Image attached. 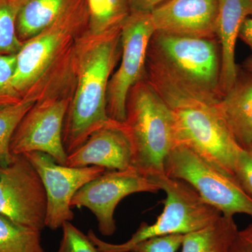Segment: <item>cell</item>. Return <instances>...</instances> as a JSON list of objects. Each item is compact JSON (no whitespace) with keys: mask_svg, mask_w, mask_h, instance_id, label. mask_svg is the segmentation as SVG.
Wrapping results in <instances>:
<instances>
[{"mask_svg":"<svg viewBox=\"0 0 252 252\" xmlns=\"http://www.w3.org/2000/svg\"><path fill=\"white\" fill-rule=\"evenodd\" d=\"M221 54L217 37L154 32L146 61L147 80L168 105L185 101L217 104Z\"/></svg>","mask_w":252,"mask_h":252,"instance_id":"1","label":"cell"},{"mask_svg":"<svg viewBox=\"0 0 252 252\" xmlns=\"http://www.w3.org/2000/svg\"><path fill=\"white\" fill-rule=\"evenodd\" d=\"M88 23L86 0H76L49 27L23 42L13 79L23 100L72 94L76 49Z\"/></svg>","mask_w":252,"mask_h":252,"instance_id":"2","label":"cell"},{"mask_svg":"<svg viewBox=\"0 0 252 252\" xmlns=\"http://www.w3.org/2000/svg\"><path fill=\"white\" fill-rule=\"evenodd\" d=\"M121 31L94 34L87 30L78 41L74 89L63 130L67 155L96 130L117 122L107 114V94L122 54Z\"/></svg>","mask_w":252,"mask_h":252,"instance_id":"3","label":"cell"},{"mask_svg":"<svg viewBox=\"0 0 252 252\" xmlns=\"http://www.w3.org/2000/svg\"><path fill=\"white\" fill-rule=\"evenodd\" d=\"M132 149V166L148 177L165 172V160L178 145L170 106L144 78L130 89L124 123Z\"/></svg>","mask_w":252,"mask_h":252,"instance_id":"4","label":"cell"},{"mask_svg":"<svg viewBox=\"0 0 252 252\" xmlns=\"http://www.w3.org/2000/svg\"><path fill=\"white\" fill-rule=\"evenodd\" d=\"M147 178L166 194L163 211L153 224L141 223L126 243L118 245L105 243L97 238L92 230H89L88 236L99 252H129L136 244L147 239L188 234L211 225L221 216L219 210L207 203L187 182L169 177L165 172Z\"/></svg>","mask_w":252,"mask_h":252,"instance_id":"5","label":"cell"},{"mask_svg":"<svg viewBox=\"0 0 252 252\" xmlns=\"http://www.w3.org/2000/svg\"><path fill=\"white\" fill-rule=\"evenodd\" d=\"M217 103L185 101L169 106L175 117L178 145L188 147L220 171L235 177V163L243 148L227 127Z\"/></svg>","mask_w":252,"mask_h":252,"instance_id":"6","label":"cell"},{"mask_svg":"<svg viewBox=\"0 0 252 252\" xmlns=\"http://www.w3.org/2000/svg\"><path fill=\"white\" fill-rule=\"evenodd\" d=\"M165 173L187 182L223 215L252 217V197L233 176L226 175L191 149L177 145L165 160Z\"/></svg>","mask_w":252,"mask_h":252,"instance_id":"7","label":"cell"},{"mask_svg":"<svg viewBox=\"0 0 252 252\" xmlns=\"http://www.w3.org/2000/svg\"><path fill=\"white\" fill-rule=\"evenodd\" d=\"M155 28L151 13L130 12L121 31L119 64L109 80L107 94L108 117L124 123L126 102L130 89L145 78L149 42Z\"/></svg>","mask_w":252,"mask_h":252,"instance_id":"8","label":"cell"},{"mask_svg":"<svg viewBox=\"0 0 252 252\" xmlns=\"http://www.w3.org/2000/svg\"><path fill=\"white\" fill-rule=\"evenodd\" d=\"M47 199L40 176L23 154L0 167V215L41 231L46 227Z\"/></svg>","mask_w":252,"mask_h":252,"instance_id":"9","label":"cell"},{"mask_svg":"<svg viewBox=\"0 0 252 252\" xmlns=\"http://www.w3.org/2000/svg\"><path fill=\"white\" fill-rule=\"evenodd\" d=\"M72 94L38 101L26 113L15 131L10 152L14 156L39 152L65 165L67 154L63 142V130Z\"/></svg>","mask_w":252,"mask_h":252,"instance_id":"10","label":"cell"},{"mask_svg":"<svg viewBox=\"0 0 252 252\" xmlns=\"http://www.w3.org/2000/svg\"><path fill=\"white\" fill-rule=\"evenodd\" d=\"M158 190V186L133 167L107 170L79 189L71 205L91 210L97 219L99 232L104 236H111L117 230L114 212L123 199L132 193H157Z\"/></svg>","mask_w":252,"mask_h":252,"instance_id":"11","label":"cell"},{"mask_svg":"<svg viewBox=\"0 0 252 252\" xmlns=\"http://www.w3.org/2000/svg\"><path fill=\"white\" fill-rule=\"evenodd\" d=\"M23 155L40 176L47 199L45 225L54 230L62 228L65 222L74 219L71 203L78 190L107 170L98 166L71 167L61 165L42 152Z\"/></svg>","mask_w":252,"mask_h":252,"instance_id":"12","label":"cell"},{"mask_svg":"<svg viewBox=\"0 0 252 252\" xmlns=\"http://www.w3.org/2000/svg\"><path fill=\"white\" fill-rule=\"evenodd\" d=\"M219 0H167L151 12L155 31L215 38Z\"/></svg>","mask_w":252,"mask_h":252,"instance_id":"13","label":"cell"},{"mask_svg":"<svg viewBox=\"0 0 252 252\" xmlns=\"http://www.w3.org/2000/svg\"><path fill=\"white\" fill-rule=\"evenodd\" d=\"M66 166H98L124 170L132 166V149L124 123L96 130L81 147L67 156Z\"/></svg>","mask_w":252,"mask_h":252,"instance_id":"14","label":"cell"},{"mask_svg":"<svg viewBox=\"0 0 252 252\" xmlns=\"http://www.w3.org/2000/svg\"><path fill=\"white\" fill-rule=\"evenodd\" d=\"M252 16V0H219L216 36L221 54L220 90L222 94L231 89L238 75L235 46L242 26Z\"/></svg>","mask_w":252,"mask_h":252,"instance_id":"15","label":"cell"},{"mask_svg":"<svg viewBox=\"0 0 252 252\" xmlns=\"http://www.w3.org/2000/svg\"><path fill=\"white\" fill-rule=\"evenodd\" d=\"M219 112L237 143L252 147V77L238 67L236 80L217 104Z\"/></svg>","mask_w":252,"mask_h":252,"instance_id":"16","label":"cell"},{"mask_svg":"<svg viewBox=\"0 0 252 252\" xmlns=\"http://www.w3.org/2000/svg\"><path fill=\"white\" fill-rule=\"evenodd\" d=\"M76 0H16V31L22 42L39 34L62 15Z\"/></svg>","mask_w":252,"mask_h":252,"instance_id":"17","label":"cell"},{"mask_svg":"<svg viewBox=\"0 0 252 252\" xmlns=\"http://www.w3.org/2000/svg\"><path fill=\"white\" fill-rule=\"evenodd\" d=\"M238 230L234 217L222 215L211 225L185 235L182 252H230Z\"/></svg>","mask_w":252,"mask_h":252,"instance_id":"18","label":"cell"},{"mask_svg":"<svg viewBox=\"0 0 252 252\" xmlns=\"http://www.w3.org/2000/svg\"><path fill=\"white\" fill-rule=\"evenodd\" d=\"M88 31L100 34L122 29L130 14L128 0H86Z\"/></svg>","mask_w":252,"mask_h":252,"instance_id":"19","label":"cell"},{"mask_svg":"<svg viewBox=\"0 0 252 252\" xmlns=\"http://www.w3.org/2000/svg\"><path fill=\"white\" fill-rule=\"evenodd\" d=\"M0 252H46L41 243V231L0 215Z\"/></svg>","mask_w":252,"mask_h":252,"instance_id":"20","label":"cell"},{"mask_svg":"<svg viewBox=\"0 0 252 252\" xmlns=\"http://www.w3.org/2000/svg\"><path fill=\"white\" fill-rule=\"evenodd\" d=\"M34 103L23 100L0 107V167L9 165L14 159L10 152L11 139L20 122Z\"/></svg>","mask_w":252,"mask_h":252,"instance_id":"21","label":"cell"},{"mask_svg":"<svg viewBox=\"0 0 252 252\" xmlns=\"http://www.w3.org/2000/svg\"><path fill=\"white\" fill-rule=\"evenodd\" d=\"M16 0H0V55H16L23 43L16 31Z\"/></svg>","mask_w":252,"mask_h":252,"instance_id":"22","label":"cell"},{"mask_svg":"<svg viewBox=\"0 0 252 252\" xmlns=\"http://www.w3.org/2000/svg\"><path fill=\"white\" fill-rule=\"evenodd\" d=\"M15 69L16 55H0V107L23 101L13 86Z\"/></svg>","mask_w":252,"mask_h":252,"instance_id":"23","label":"cell"},{"mask_svg":"<svg viewBox=\"0 0 252 252\" xmlns=\"http://www.w3.org/2000/svg\"><path fill=\"white\" fill-rule=\"evenodd\" d=\"M63 237L57 252H99L88 235L84 234L71 221L63 225Z\"/></svg>","mask_w":252,"mask_h":252,"instance_id":"24","label":"cell"},{"mask_svg":"<svg viewBox=\"0 0 252 252\" xmlns=\"http://www.w3.org/2000/svg\"><path fill=\"white\" fill-rule=\"evenodd\" d=\"M185 235H169L147 239L136 244L129 252H177Z\"/></svg>","mask_w":252,"mask_h":252,"instance_id":"25","label":"cell"},{"mask_svg":"<svg viewBox=\"0 0 252 252\" xmlns=\"http://www.w3.org/2000/svg\"><path fill=\"white\" fill-rule=\"evenodd\" d=\"M235 177L252 197V147L242 149L235 167Z\"/></svg>","mask_w":252,"mask_h":252,"instance_id":"26","label":"cell"},{"mask_svg":"<svg viewBox=\"0 0 252 252\" xmlns=\"http://www.w3.org/2000/svg\"><path fill=\"white\" fill-rule=\"evenodd\" d=\"M230 252H252V223L238 230Z\"/></svg>","mask_w":252,"mask_h":252,"instance_id":"27","label":"cell"},{"mask_svg":"<svg viewBox=\"0 0 252 252\" xmlns=\"http://www.w3.org/2000/svg\"><path fill=\"white\" fill-rule=\"evenodd\" d=\"M167 0H128L130 12L151 13Z\"/></svg>","mask_w":252,"mask_h":252,"instance_id":"28","label":"cell"},{"mask_svg":"<svg viewBox=\"0 0 252 252\" xmlns=\"http://www.w3.org/2000/svg\"><path fill=\"white\" fill-rule=\"evenodd\" d=\"M239 38L252 51V17L247 18L243 23L239 34Z\"/></svg>","mask_w":252,"mask_h":252,"instance_id":"29","label":"cell"},{"mask_svg":"<svg viewBox=\"0 0 252 252\" xmlns=\"http://www.w3.org/2000/svg\"><path fill=\"white\" fill-rule=\"evenodd\" d=\"M243 69L252 77V56L249 57L243 63Z\"/></svg>","mask_w":252,"mask_h":252,"instance_id":"30","label":"cell"}]
</instances>
